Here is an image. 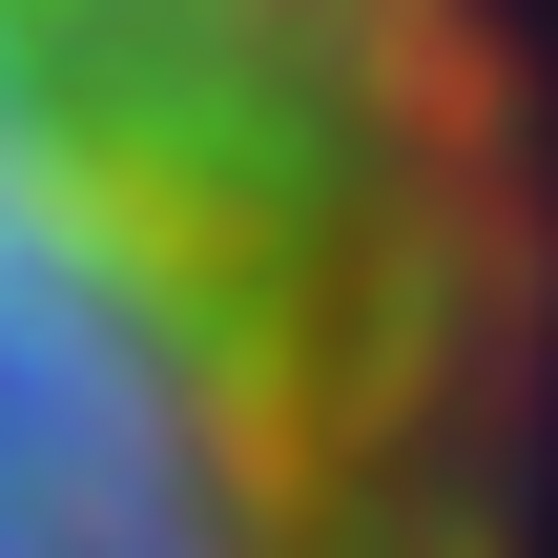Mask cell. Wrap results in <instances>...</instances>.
Returning <instances> with one entry per match:
<instances>
[{"label": "cell", "mask_w": 558, "mask_h": 558, "mask_svg": "<svg viewBox=\"0 0 558 558\" xmlns=\"http://www.w3.org/2000/svg\"><path fill=\"white\" fill-rule=\"evenodd\" d=\"M0 558H558L538 0H0Z\"/></svg>", "instance_id": "obj_1"}]
</instances>
